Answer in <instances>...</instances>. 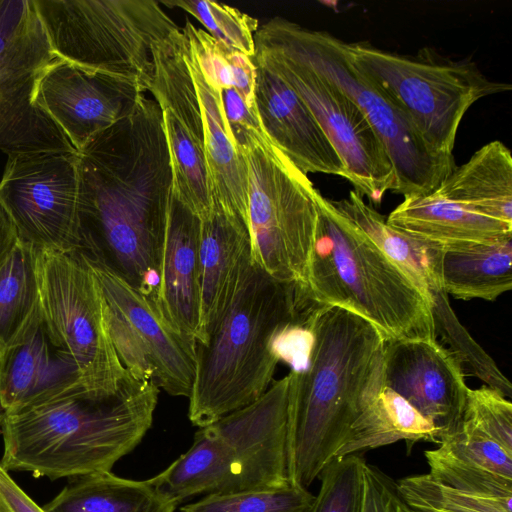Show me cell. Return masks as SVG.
Returning <instances> with one entry per match:
<instances>
[{"mask_svg": "<svg viewBox=\"0 0 512 512\" xmlns=\"http://www.w3.org/2000/svg\"><path fill=\"white\" fill-rule=\"evenodd\" d=\"M319 306L309 314L284 326L272 340L273 355L278 362L288 364L291 371L302 370L307 365L313 342L311 319Z\"/></svg>", "mask_w": 512, "mask_h": 512, "instance_id": "obj_41", "label": "cell"}, {"mask_svg": "<svg viewBox=\"0 0 512 512\" xmlns=\"http://www.w3.org/2000/svg\"><path fill=\"white\" fill-rule=\"evenodd\" d=\"M77 169L80 252L157 307L173 187L158 103L141 97L128 116L77 151Z\"/></svg>", "mask_w": 512, "mask_h": 512, "instance_id": "obj_1", "label": "cell"}, {"mask_svg": "<svg viewBox=\"0 0 512 512\" xmlns=\"http://www.w3.org/2000/svg\"><path fill=\"white\" fill-rule=\"evenodd\" d=\"M41 319L37 249L18 239L0 266V360Z\"/></svg>", "mask_w": 512, "mask_h": 512, "instance_id": "obj_30", "label": "cell"}, {"mask_svg": "<svg viewBox=\"0 0 512 512\" xmlns=\"http://www.w3.org/2000/svg\"><path fill=\"white\" fill-rule=\"evenodd\" d=\"M362 476L361 512H412L399 492L397 481L380 468L365 461Z\"/></svg>", "mask_w": 512, "mask_h": 512, "instance_id": "obj_42", "label": "cell"}, {"mask_svg": "<svg viewBox=\"0 0 512 512\" xmlns=\"http://www.w3.org/2000/svg\"><path fill=\"white\" fill-rule=\"evenodd\" d=\"M57 59L34 0H0L1 152H76L36 103L39 81Z\"/></svg>", "mask_w": 512, "mask_h": 512, "instance_id": "obj_12", "label": "cell"}, {"mask_svg": "<svg viewBox=\"0 0 512 512\" xmlns=\"http://www.w3.org/2000/svg\"><path fill=\"white\" fill-rule=\"evenodd\" d=\"M398 489L411 507L438 512H512V499H494L472 495L444 486L426 474L397 481Z\"/></svg>", "mask_w": 512, "mask_h": 512, "instance_id": "obj_35", "label": "cell"}, {"mask_svg": "<svg viewBox=\"0 0 512 512\" xmlns=\"http://www.w3.org/2000/svg\"><path fill=\"white\" fill-rule=\"evenodd\" d=\"M200 220V306L195 347L207 342L251 262L249 230L243 220L215 200L210 214Z\"/></svg>", "mask_w": 512, "mask_h": 512, "instance_id": "obj_21", "label": "cell"}, {"mask_svg": "<svg viewBox=\"0 0 512 512\" xmlns=\"http://www.w3.org/2000/svg\"><path fill=\"white\" fill-rule=\"evenodd\" d=\"M289 375L253 403L200 427L191 447L149 481L178 505L198 494L289 486Z\"/></svg>", "mask_w": 512, "mask_h": 512, "instance_id": "obj_5", "label": "cell"}, {"mask_svg": "<svg viewBox=\"0 0 512 512\" xmlns=\"http://www.w3.org/2000/svg\"><path fill=\"white\" fill-rule=\"evenodd\" d=\"M186 59L203 113L211 202L217 201L226 211L243 220L248 226L247 165L231 140L223 112L221 91L205 80L187 39Z\"/></svg>", "mask_w": 512, "mask_h": 512, "instance_id": "obj_23", "label": "cell"}, {"mask_svg": "<svg viewBox=\"0 0 512 512\" xmlns=\"http://www.w3.org/2000/svg\"><path fill=\"white\" fill-rule=\"evenodd\" d=\"M411 510L412 512H438V511H435V510H431V509H426V508H422V507H411Z\"/></svg>", "mask_w": 512, "mask_h": 512, "instance_id": "obj_45", "label": "cell"}, {"mask_svg": "<svg viewBox=\"0 0 512 512\" xmlns=\"http://www.w3.org/2000/svg\"><path fill=\"white\" fill-rule=\"evenodd\" d=\"M182 30L205 80L219 91L234 88L249 104L255 105L256 65L253 57L216 41L189 20Z\"/></svg>", "mask_w": 512, "mask_h": 512, "instance_id": "obj_31", "label": "cell"}, {"mask_svg": "<svg viewBox=\"0 0 512 512\" xmlns=\"http://www.w3.org/2000/svg\"><path fill=\"white\" fill-rule=\"evenodd\" d=\"M0 512H46L36 504L0 465Z\"/></svg>", "mask_w": 512, "mask_h": 512, "instance_id": "obj_43", "label": "cell"}, {"mask_svg": "<svg viewBox=\"0 0 512 512\" xmlns=\"http://www.w3.org/2000/svg\"><path fill=\"white\" fill-rule=\"evenodd\" d=\"M253 61L283 79L304 101L339 154L356 193L380 204L396 189L387 151L357 105L306 62L262 35H254Z\"/></svg>", "mask_w": 512, "mask_h": 512, "instance_id": "obj_13", "label": "cell"}, {"mask_svg": "<svg viewBox=\"0 0 512 512\" xmlns=\"http://www.w3.org/2000/svg\"><path fill=\"white\" fill-rule=\"evenodd\" d=\"M169 8L177 7L197 19L216 41L253 57L254 35L259 21L237 8L209 0L160 1Z\"/></svg>", "mask_w": 512, "mask_h": 512, "instance_id": "obj_34", "label": "cell"}, {"mask_svg": "<svg viewBox=\"0 0 512 512\" xmlns=\"http://www.w3.org/2000/svg\"><path fill=\"white\" fill-rule=\"evenodd\" d=\"M255 65V105L270 142L307 175L345 178L339 154L304 101L273 71Z\"/></svg>", "mask_w": 512, "mask_h": 512, "instance_id": "obj_19", "label": "cell"}, {"mask_svg": "<svg viewBox=\"0 0 512 512\" xmlns=\"http://www.w3.org/2000/svg\"><path fill=\"white\" fill-rule=\"evenodd\" d=\"M200 218L171 194L160 262L157 308L195 347L199 321Z\"/></svg>", "mask_w": 512, "mask_h": 512, "instance_id": "obj_22", "label": "cell"}, {"mask_svg": "<svg viewBox=\"0 0 512 512\" xmlns=\"http://www.w3.org/2000/svg\"><path fill=\"white\" fill-rule=\"evenodd\" d=\"M315 495L293 485L232 493L207 494L181 512H308Z\"/></svg>", "mask_w": 512, "mask_h": 512, "instance_id": "obj_33", "label": "cell"}, {"mask_svg": "<svg viewBox=\"0 0 512 512\" xmlns=\"http://www.w3.org/2000/svg\"><path fill=\"white\" fill-rule=\"evenodd\" d=\"M145 91L135 80L87 71L58 58L39 81L36 103L79 151L128 116Z\"/></svg>", "mask_w": 512, "mask_h": 512, "instance_id": "obj_17", "label": "cell"}, {"mask_svg": "<svg viewBox=\"0 0 512 512\" xmlns=\"http://www.w3.org/2000/svg\"><path fill=\"white\" fill-rule=\"evenodd\" d=\"M47 504L46 512H174L149 479L118 477L110 471L70 478Z\"/></svg>", "mask_w": 512, "mask_h": 512, "instance_id": "obj_28", "label": "cell"}, {"mask_svg": "<svg viewBox=\"0 0 512 512\" xmlns=\"http://www.w3.org/2000/svg\"><path fill=\"white\" fill-rule=\"evenodd\" d=\"M386 222L407 234L440 246L494 242L512 237V224L471 212L436 190L405 197Z\"/></svg>", "mask_w": 512, "mask_h": 512, "instance_id": "obj_24", "label": "cell"}, {"mask_svg": "<svg viewBox=\"0 0 512 512\" xmlns=\"http://www.w3.org/2000/svg\"><path fill=\"white\" fill-rule=\"evenodd\" d=\"M320 304L250 262L207 342L195 347L191 423L207 426L259 399L279 363L271 350L276 333Z\"/></svg>", "mask_w": 512, "mask_h": 512, "instance_id": "obj_4", "label": "cell"}, {"mask_svg": "<svg viewBox=\"0 0 512 512\" xmlns=\"http://www.w3.org/2000/svg\"><path fill=\"white\" fill-rule=\"evenodd\" d=\"M146 91L161 109L173 176L172 193L204 219L211 211L204 119L181 31L153 45L152 73Z\"/></svg>", "mask_w": 512, "mask_h": 512, "instance_id": "obj_16", "label": "cell"}, {"mask_svg": "<svg viewBox=\"0 0 512 512\" xmlns=\"http://www.w3.org/2000/svg\"><path fill=\"white\" fill-rule=\"evenodd\" d=\"M332 203L412 281L430 303V292L443 287L440 268L442 246L389 225L386 218L355 191H350L347 198L332 200Z\"/></svg>", "mask_w": 512, "mask_h": 512, "instance_id": "obj_26", "label": "cell"}, {"mask_svg": "<svg viewBox=\"0 0 512 512\" xmlns=\"http://www.w3.org/2000/svg\"><path fill=\"white\" fill-rule=\"evenodd\" d=\"M242 155L248 172L251 263L279 282L310 292L321 193L270 140Z\"/></svg>", "mask_w": 512, "mask_h": 512, "instance_id": "obj_10", "label": "cell"}, {"mask_svg": "<svg viewBox=\"0 0 512 512\" xmlns=\"http://www.w3.org/2000/svg\"><path fill=\"white\" fill-rule=\"evenodd\" d=\"M427 473L434 481L472 495L512 499V480L460 461L442 449L425 451Z\"/></svg>", "mask_w": 512, "mask_h": 512, "instance_id": "obj_37", "label": "cell"}, {"mask_svg": "<svg viewBox=\"0 0 512 512\" xmlns=\"http://www.w3.org/2000/svg\"><path fill=\"white\" fill-rule=\"evenodd\" d=\"M400 440H404L409 449L418 441L440 443L439 433L429 420L405 398L382 387L352 424L335 458L358 454Z\"/></svg>", "mask_w": 512, "mask_h": 512, "instance_id": "obj_29", "label": "cell"}, {"mask_svg": "<svg viewBox=\"0 0 512 512\" xmlns=\"http://www.w3.org/2000/svg\"><path fill=\"white\" fill-rule=\"evenodd\" d=\"M259 33L282 46L334 83L362 111L382 141L403 197L434 191L456 167L454 157L433 153L396 106L355 66L343 40L273 17Z\"/></svg>", "mask_w": 512, "mask_h": 512, "instance_id": "obj_9", "label": "cell"}, {"mask_svg": "<svg viewBox=\"0 0 512 512\" xmlns=\"http://www.w3.org/2000/svg\"><path fill=\"white\" fill-rule=\"evenodd\" d=\"M42 322L75 361L84 391L116 393L129 376L109 334L105 298L84 254L37 249Z\"/></svg>", "mask_w": 512, "mask_h": 512, "instance_id": "obj_11", "label": "cell"}, {"mask_svg": "<svg viewBox=\"0 0 512 512\" xmlns=\"http://www.w3.org/2000/svg\"><path fill=\"white\" fill-rule=\"evenodd\" d=\"M440 268L447 294L494 301L512 289V237L442 246Z\"/></svg>", "mask_w": 512, "mask_h": 512, "instance_id": "obj_27", "label": "cell"}, {"mask_svg": "<svg viewBox=\"0 0 512 512\" xmlns=\"http://www.w3.org/2000/svg\"><path fill=\"white\" fill-rule=\"evenodd\" d=\"M430 310L435 333H438L449 345V351L459 362H464L471 372L488 387L497 390L505 397H511L510 381L460 323L443 287H437L430 292Z\"/></svg>", "mask_w": 512, "mask_h": 512, "instance_id": "obj_32", "label": "cell"}, {"mask_svg": "<svg viewBox=\"0 0 512 512\" xmlns=\"http://www.w3.org/2000/svg\"><path fill=\"white\" fill-rule=\"evenodd\" d=\"M222 106L231 140L240 154L269 140L256 105L249 104L236 89L221 91Z\"/></svg>", "mask_w": 512, "mask_h": 512, "instance_id": "obj_40", "label": "cell"}, {"mask_svg": "<svg viewBox=\"0 0 512 512\" xmlns=\"http://www.w3.org/2000/svg\"><path fill=\"white\" fill-rule=\"evenodd\" d=\"M462 421L512 452V404L497 390L468 388Z\"/></svg>", "mask_w": 512, "mask_h": 512, "instance_id": "obj_39", "label": "cell"}, {"mask_svg": "<svg viewBox=\"0 0 512 512\" xmlns=\"http://www.w3.org/2000/svg\"><path fill=\"white\" fill-rule=\"evenodd\" d=\"M159 387L129 374L108 396L80 392L11 414H1L7 471L55 480L111 471L150 429Z\"/></svg>", "mask_w": 512, "mask_h": 512, "instance_id": "obj_3", "label": "cell"}, {"mask_svg": "<svg viewBox=\"0 0 512 512\" xmlns=\"http://www.w3.org/2000/svg\"><path fill=\"white\" fill-rule=\"evenodd\" d=\"M383 387L405 398L429 420L440 443L462 420L468 387L461 363L436 338L387 340Z\"/></svg>", "mask_w": 512, "mask_h": 512, "instance_id": "obj_18", "label": "cell"}, {"mask_svg": "<svg viewBox=\"0 0 512 512\" xmlns=\"http://www.w3.org/2000/svg\"><path fill=\"white\" fill-rule=\"evenodd\" d=\"M16 229L0 202V266L18 241Z\"/></svg>", "mask_w": 512, "mask_h": 512, "instance_id": "obj_44", "label": "cell"}, {"mask_svg": "<svg viewBox=\"0 0 512 512\" xmlns=\"http://www.w3.org/2000/svg\"><path fill=\"white\" fill-rule=\"evenodd\" d=\"M364 463L358 454L330 461L318 476L320 488L308 512H361Z\"/></svg>", "mask_w": 512, "mask_h": 512, "instance_id": "obj_36", "label": "cell"}, {"mask_svg": "<svg viewBox=\"0 0 512 512\" xmlns=\"http://www.w3.org/2000/svg\"><path fill=\"white\" fill-rule=\"evenodd\" d=\"M439 448L460 461L512 480V452L462 420Z\"/></svg>", "mask_w": 512, "mask_h": 512, "instance_id": "obj_38", "label": "cell"}, {"mask_svg": "<svg viewBox=\"0 0 512 512\" xmlns=\"http://www.w3.org/2000/svg\"><path fill=\"white\" fill-rule=\"evenodd\" d=\"M346 46L355 66L440 156L453 157L458 128L475 102L512 89L508 83L490 80L471 60L442 58L428 48L407 56L368 42Z\"/></svg>", "mask_w": 512, "mask_h": 512, "instance_id": "obj_7", "label": "cell"}, {"mask_svg": "<svg viewBox=\"0 0 512 512\" xmlns=\"http://www.w3.org/2000/svg\"><path fill=\"white\" fill-rule=\"evenodd\" d=\"M104 298L110 337L124 368L151 380L172 396L189 398L195 376V347L156 305L120 276L84 255Z\"/></svg>", "mask_w": 512, "mask_h": 512, "instance_id": "obj_14", "label": "cell"}, {"mask_svg": "<svg viewBox=\"0 0 512 512\" xmlns=\"http://www.w3.org/2000/svg\"><path fill=\"white\" fill-rule=\"evenodd\" d=\"M55 55L146 90L152 47L180 27L153 0H34Z\"/></svg>", "mask_w": 512, "mask_h": 512, "instance_id": "obj_8", "label": "cell"}, {"mask_svg": "<svg viewBox=\"0 0 512 512\" xmlns=\"http://www.w3.org/2000/svg\"><path fill=\"white\" fill-rule=\"evenodd\" d=\"M0 202L20 240L36 249L80 251L77 151L8 155Z\"/></svg>", "mask_w": 512, "mask_h": 512, "instance_id": "obj_15", "label": "cell"}, {"mask_svg": "<svg viewBox=\"0 0 512 512\" xmlns=\"http://www.w3.org/2000/svg\"><path fill=\"white\" fill-rule=\"evenodd\" d=\"M311 253L312 298L366 319L386 340L436 338L430 303L412 281L322 194Z\"/></svg>", "mask_w": 512, "mask_h": 512, "instance_id": "obj_6", "label": "cell"}, {"mask_svg": "<svg viewBox=\"0 0 512 512\" xmlns=\"http://www.w3.org/2000/svg\"><path fill=\"white\" fill-rule=\"evenodd\" d=\"M479 215L512 224V157L499 140L478 149L435 189Z\"/></svg>", "mask_w": 512, "mask_h": 512, "instance_id": "obj_25", "label": "cell"}, {"mask_svg": "<svg viewBox=\"0 0 512 512\" xmlns=\"http://www.w3.org/2000/svg\"><path fill=\"white\" fill-rule=\"evenodd\" d=\"M310 325L307 365L288 374V477L306 489L380 393L387 341L369 321L337 306L321 304Z\"/></svg>", "mask_w": 512, "mask_h": 512, "instance_id": "obj_2", "label": "cell"}, {"mask_svg": "<svg viewBox=\"0 0 512 512\" xmlns=\"http://www.w3.org/2000/svg\"><path fill=\"white\" fill-rule=\"evenodd\" d=\"M83 391L75 361L52 342L42 319L22 343L0 360L1 414L16 413Z\"/></svg>", "mask_w": 512, "mask_h": 512, "instance_id": "obj_20", "label": "cell"}]
</instances>
